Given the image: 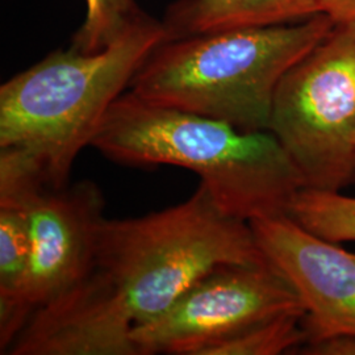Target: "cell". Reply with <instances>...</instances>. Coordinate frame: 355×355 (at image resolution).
Returning a JSON list of instances; mask_svg holds the SVG:
<instances>
[{"label":"cell","instance_id":"3","mask_svg":"<svg viewBox=\"0 0 355 355\" xmlns=\"http://www.w3.org/2000/svg\"><path fill=\"white\" fill-rule=\"evenodd\" d=\"M334 26L318 13L286 26L166 40L129 87L146 102L225 121L242 132L268 130L282 78Z\"/></svg>","mask_w":355,"mask_h":355},{"label":"cell","instance_id":"10","mask_svg":"<svg viewBox=\"0 0 355 355\" xmlns=\"http://www.w3.org/2000/svg\"><path fill=\"white\" fill-rule=\"evenodd\" d=\"M320 12V0H177L162 20L167 40L286 26Z\"/></svg>","mask_w":355,"mask_h":355},{"label":"cell","instance_id":"4","mask_svg":"<svg viewBox=\"0 0 355 355\" xmlns=\"http://www.w3.org/2000/svg\"><path fill=\"white\" fill-rule=\"evenodd\" d=\"M250 223L224 214L200 184L186 202L137 218H104L95 267L135 327L165 313L209 272L266 262Z\"/></svg>","mask_w":355,"mask_h":355},{"label":"cell","instance_id":"5","mask_svg":"<svg viewBox=\"0 0 355 355\" xmlns=\"http://www.w3.org/2000/svg\"><path fill=\"white\" fill-rule=\"evenodd\" d=\"M268 130L305 187L341 191L355 183V21L336 24L282 78Z\"/></svg>","mask_w":355,"mask_h":355},{"label":"cell","instance_id":"2","mask_svg":"<svg viewBox=\"0 0 355 355\" xmlns=\"http://www.w3.org/2000/svg\"><path fill=\"white\" fill-rule=\"evenodd\" d=\"M162 21L146 15L95 53L55 51L0 87V150L20 153L51 189L67 184L114 101L159 44Z\"/></svg>","mask_w":355,"mask_h":355},{"label":"cell","instance_id":"15","mask_svg":"<svg viewBox=\"0 0 355 355\" xmlns=\"http://www.w3.org/2000/svg\"><path fill=\"white\" fill-rule=\"evenodd\" d=\"M297 350L302 354L355 355V336L338 334L316 343H305Z\"/></svg>","mask_w":355,"mask_h":355},{"label":"cell","instance_id":"16","mask_svg":"<svg viewBox=\"0 0 355 355\" xmlns=\"http://www.w3.org/2000/svg\"><path fill=\"white\" fill-rule=\"evenodd\" d=\"M320 12L338 24L355 21V0H320Z\"/></svg>","mask_w":355,"mask_h":355},{"label":"cell","instance_id":"11","mask_svg":"<svg viewBox=\"0 0 355 355\" xmlns=\"http://www.w3.org/2000/svg\"><path fill=\"white\" fill-rule=\"evenodd\" d=\"M31 202V200H29ZM29 202L0 200V353L6 354L24 328L20 297L29 258Z\"/></svg>","mask_w":355,"mask_h":355},{"label":"cell","instance_id":"14","mask_svg":"<svg viewBox=\"0 0 355 355\" xmlns=\"http://www.w3.org/2000/svg\"><path fill=\"white\" fill-rule=\"evenodd\" d=\"M86 19L71 40V48L83 53L105 49L148 15L136 0H86Z\"/></svg>","mask_w":355,"mask_h":355},{"label":"cell","instance_id":"17","mask_svg":"<svg viewBox=\"0 0 355 355\" xmlns=\"http://www.w3.org/2000/svg\"><path fill=\"white\" fill-rule=\"evenodd\" d=\"M353 146H354V152H355V133H354V136H353Z\"/></svg>","mask_w":355,"mask_h":355},{"label":"cell","instance_id":"7","mask_svg":"<svg viewBox=\"0 0 355 355\" xmlns=\"http://www.w3.org/2000/svg\"><path fill=\"white\" fill-rule=\"evenodd\" d=\"M104 203L101 187L91 180L44 189L31 199L32 249L20 297L26 324L38 306L70 290L94 270Z\"/></svg>","mask_w":355,"mask_h":355},{"label":"cell","instance_id":"12","mask_svg":"<svg viewBox=\"0 0 355 355\" xmlns=\"http://www.w3.org/2000/svg\"><path fill=\"white\" fill-rule=\"evenodd\" d=\"M287 216L322 240L355 241V198L340 191L303 187L295 195Z\"/></svg>","mask_w":355,"mask_h":355},{"label":"cell","instance_id":"9","mask_svg":"<svg viewBox=\"0 0 355 355\" xmlns=\"http://www.w3.org/2000/svg\"><path fill=\"white\" fill-rule=\"evenodd\" d=\"M133 320L96 267L85 279L38 306L7 355H139Z\"/></svg>","mask_w":355,"mask_h":355},{"label":"cell","instance_id":"6","mask_svg":"<svg viewBox=\"0 0 355 355\" xmlns=\"http://www.w3.org/2000/svg\"><path fill=\"white\" fill-rule=\"evenodd\" d=\"M288 313L305 315L291 284L268 261L225 265L184 292L165 313L133 328L139 355H203L205 350Z\"/></svg>","mask_w":355,"mask_h":355},{"label":"cell","instance_id":"1","mask_svg":"<svg viewBox=\"0 0 355 355\" xmlns=\"http://www.w3.org/2000/svg\"><path fill=\"white\" fill-rule=\"evenodd\" d=\"M91 146L127 165H173L196 173L218 208L243 221L288 215L304 179L270 130L242 132L225 121L146 102L128 91Z\"/></svg>","mask_w":355,"mask_h":355},{"label":"cell","instance_id":"8","mask_svg":"<svg viewBox=\"0 0 355 355\" xmlns=\"http://www.w3.org/2000/svg\"><path fill=\"white\" fill-rule=\"evenodd\" d=\"M250 225L267 261L304 305L305 343L355 336V253L309 233L288 216L254 220Z\"/></svg>","mask_w":355,"mask_h":355},{"label":"cell","instance_id":"13","mask_svg":"<svg viewBox=\"0 0 355 355\" xmlns=\"http://www.w3.org/2000/svg\"><path fill=\"white\" fill-rule=\"evenodd\" d=\"M300 313L271 318L205 350L203 355H278L306 341Z\"/></svg>","mask_w":355,"mask_h":355}]
</instances>
